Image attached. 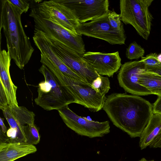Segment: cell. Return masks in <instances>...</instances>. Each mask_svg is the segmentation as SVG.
I'll return each instance as SVG.
<instances>
[{
	"label": "cell",
	"instance_id": "6da1fadb",
	"mask_svg": "<svg viewBox=\"0 0 161 161\" xmlns=\"http://www.w3.org/2000/svg\"><path fill=\"white\" fill-rule=\"evenodd\" d=\"M153 106L139 96L114 93L103 108L113 125L131 138L140 137L153 113Z\"/></svg>",
	"mask_w": 161,
	"mask_h": 161
},
{
	"label": "cell",
	"instance_id": "7a4b0ae2",
	"mask_svg": "<svg viewBox=\"0 0 161 161\" xmlns=\"http://www.w3.org/2000/svg\"><path fill=\"white\" fill-rule=\"evenodd\" d=\"M1 2L0 31L3 30L11 59L22 69L34 51L22 25L21 15L23 13L9 0H2Z\"/></svg>",
	"mask_w": 161,
	"mask_h": 161
},
{
	"label": "cell",
	"instance_id": "3957f363",
	"mask_svg": "<svg viewBox=\"0 0 161 161\" xmlns=\"http://www.w3.org/2000/svg\"><path fill=\"white\" fill-rule=\"evenodd\" d=\"M39 71L45 80L40 82L38 88V96L34 99L36 104L44 110H58L75 100L67 88L44 64Z\"/></svg>",
	"mask_w": 161,
	"mask_h": 161
},
{
	"label": "cell",
	"instance_id": "277c9868",
	"mask_svg": "<svg viewBox=\"0 0 161 161\" xmlns=\"http://www.w3.org/2000/svg\"><path fill=\"white\" fill-rule=\"evenodd\" d=\"M40 62L45 65L65 86L74 98L75 103L94 112H98L103 108L107 98L105 96L98 92L90 85L64 75L45 56L41 57Z\"/></svg>",
	"mask_w": 161,
	"mask_h": 161
},
{
	"label": "cell",
	"instance_id": "5b68a950",
	"mask_svg": "<svg viewBox=\"0 0 161 161\" xmlns=\"http://www.w3.org/2000/svg\"><path fill=\"white\" fill-rule=\"evenodd\" d=\"M153 0H120L121 20L132 25L139 35L147 40L153 19L149 8Z\"/></svg>",
	"mask_w": 161,
	"mask_h": 161
},
{
	"label": "cell",
	"instance_id": "8992f818",
	"mask_svg": "<svg viewBox=\"0 0 161 161\" xmlns=\"http://www.w3.org/2000/svg\"><path fill=\"white\" fill-rule=\"evenodd\" d=\"M29 16L33 19L34 31L41 32L46 37L59 42L80 55L86 53L81 36L73 34L56 23L43 18L32 8Z\"/></svg>",
	"mask_w": 161,
	"mask_h": 161
},
{
	"label": "cell",
	"instance_id": "52a82bcc",
	"mask_svg": "<svg viewBox=\"0 0 161 161\" xmlns=\"http://www.w3.org/2000/svg\"><path fill=\"white\" fill-rule=\"evenodd\" d=\"M32 8L41 17L53 22L74 35L80 23L73 11L59 0L40 1Z\"/></svg>",
	"mask_w": 161,
	"mask_h": 161
},
{
	"label": "cell",
	"instance_id": "ba28073f",
	"mask_svg": "<svg viewBox=\"0 0 161 161\" xmlns=\"http://www.w3.org/2000/svg\"><path fill=\"white\" fill-rule=\"evenodd\" d=\"M44 36L55 53L63 62L72 71L81 77L86 83L91 85L93 80L100 75L83 57V55L59 42Z\"/></svg>",
	"mask_w": 161,
	"mask_h": 161
},
{
	"label": "cell",
	"instance_id": "9c48e42d",
	"mask_svg": "<svg viewBox=\"0 0 161 161\" xmlns=\"http://www.w3.org/2000/svg\"><path fill=\"white\" fill-rule=\"evenodd\" d=\"M66 126L78 134L90 138L101 137L110 131L108 121L99 122L77 115L68 105L58 110Z\"/></svg>",
	"mask_w": 161,
	"mask_h": 161
},
{
	"label": "cell",
	"instance_id": "30bf717a",
	"mask_svg": "<svg viewBox=\"0 0 161 161\" xmlns=\"http://www.w3.org/2000/svg\"><path fill=\"white\" fill-rule=\"evenodd\" d=\"M77 33L104 40L111 45L125 44V31L114 29L108 19V13L88 22L80 23L76 29Z\"/></svg>",
	"mask_w": 161,
	"mask_h": 161
},
{
	"label": "cell",
	"instance_id": "8fae6325",
	"mask_svg": "<svg viewBox=\"0 0 161 161\" xmlns=\"http://www.w3.org/2000/svg\"><path fill=\"white\" fill-rule=\"evenodd\" d=\"M74 12L80 23L86 22L108 13V0H59Z\"/></svg>",
	"mask_w": 161,
	"mask_h": 161
},
{
	"label": "cell",
	"instance_id": "7c38bea8",
	"mask_svg": "<svg viewBox=\"0 0 161 161\" xmlns=\"http://www.w3.org/2000/svg\"><path fill=\"white\" fill-rule=\"evenodd\" d=\"M145 69L141 60L131 61L122 64L117 75L119 83L126 92L137 96H147L151 93L139 83L140 73Z\"/></svg>",
	"mask_w": 161,
	"mask_h": 161
},
{
	"label": "cell",
	"instance_id": "4fadbf2b",
	"mask_svg": "<svg viewBox=\"0 0 161 161\" xmlns=\"http://www.w3.org/2000/svg\"><path fill=\"white\" fill-rule=\"evenodd\" d=\"M83 57L98 74L102 76H112L122 65L118 51L112 53L88 52H86Z\"/></svg>",
	"mask_w": 161,
	"mask_h": 161
},
{
	"label": "cell",
	"instance_id": "5bb4252c",
	"mask_svg": "<svg viewBox=\"0 0 161 161\" xmlns=\"http://www.w3.org/2000/svg\"><path fill=\"white\" fill-rule=\"evenodd\" d=\"M33 39L35 45L40 50L41 53L50 60L63 74L77 80L86 82L81 77L72 71L63 62L55 53L41 32L34 31Z\"/></svg>",
	"mask_w": 161,
	"mask_h": 161
},
{
	"label": "cell",
	"instance_id": "9a60e30c",
	"mask_svg": "<svg viewBox=\"0 0 161 161\" xmlns=\"http://www.w3.org/2000/svg\"><path fill=\"white\" fill-rule=\"evenodd\" d=\"M11 59L8 51L0 50V85L4 90L9 107L19 106L16 98L17 87L13 83L9 72Z\"/></svg>",
	"mask_w": 161,
	"mask_h": 161
},
{
	"label": "cell",
	"instance_id": "2e32d148",
	"mask_svg": "<svg viewBox=\"0 0 161 161\" xmlns=\"http://www.w3.org/2000/svg\"><path fill=\"white\" fill-rule=\"evenodd\" d=\"M37 150L34 145L25 142H0V161H14Z\"/></svg>",
	"mask_w": 161,
	"mask_h": 161
},
{
	"label": "cell",
	"instance_id": "e0dca14e",
	"mask_svg": "<svg viewBox=\"0 0 161 161\" xmlns=\"http://www.w3.org/2000/svg\"><path fill=\"white\" fill-rule=\"evenodd\" d=\"M161 130V114L153 113L140 137L139 146L142 150L149 146Z\"/></svg>",
	"mask_w": 161,
	"mask_h": 161
},
{
	"label": "cell",
	"instance_id": "ac0fdd59",
	"mask_svg": "<svg viewBox=\"0 0 161 161\" xmlns=\"http://www.w3.org/2000/svg\"><path fill=\"white\" fill-rule=\"evenodd\" d=\"M139 83L152 94L161 96V76L146 70V68L140 73Z\"/></svg>",
	"mask_w": 161,
	"mask_h": 161
},
{
	"label": "cell",
	"instance_id": "d6986e66",
	"mask_svg": "<svg viewBox=\"0 0 161 161\" xmlns=\"http://www.w3.org/2000/svg\"><path fill=\"white\" fill-rule=\"evenodd\" d=\"M2 111L10 128L14 129L17 131L16 137L14 142H26V139L24 130V125L21 124L15 117L8 106Z\"/></svg>",
	"mask_w": 161,
	"mask_h": 161
},
{
	"label": "cell",
	"instance_id": "ffe728a7",
	"mask_svg": "<svg viewBox=\"0 0 161 161\" xmlns=\"http://www.w3.org/2000/svg\"><path fill=\"white\" fill-rule=\"evenodd\" d=\"M9 108L15 117L23 125L35 124V114L33 112L23 106H13Z\"/></svg>",
	"mask_w": 161,
	"mask_h": 161
},
{
	"label": "cell",
	"instance_id": "44dd1931",
	"mask_svg": "<svg viewBox=\"0 0 161 161\" xmlns=\"http://www.w3.org/2000/svg\"><path fill=\"white\" fill-rule=\"evenodd\" d=\"M91 86L95 91L104 96H105L110 88L108 78L100 75L93 80Z\"/></svg>",
	"mask_w": 161,
	"mask_h": 161
},
{
	"label": "cell",
	"instance_id": "7402d4cb",
	"mask_svg": "<svg viewBox=\"0 0 161 161\" xmlns=\"http://www.w3.org/2000/svg\"><path fill=\"white\" fill-rule=\"evenodd\" d=\"M24 130L26 139V143L34 145L39 143L40 136L35 124L24 125Z\"/></svg>",
	"mask_w": 161,
	"mask_h": 161
},
{
	"label": "cell",
	"instance_id": "603a6c76",
	"mask_svg": "<svg viewBox=\"0 0 161 161\" xmlns=\"http://www.w3.org/2000/svg\"><path fill=\"white\" fill-rule=\"evenodd\" d=\"M144 54V49L135 42L130 44L126 48L125 53L126 58L130 60L138 59L143 57Z\"/></svg>",
	"mask_w": 161,
	"mask_h": 161
},
{
	"label": "cell",
	"instance_id": "cb8c5ba5",
	"mask_svg": "<svg viewBox=\"0 0 161 161\" xmlns=\"http://www.w3.org/2000/svg\"><path fill=\"white\" fill-rule=\"evenodd\" d=\"M108 19L111 26L114 29L119 31H125L120 14L116 13L114 9L109 10Z\"/></svg>",
	"mask_w": 161,
	"mask_h": 161
},
{
	"label": "cell",
	"instance_id": "d4e9b609",
	"mask_svg": "<svg viewBox=\"0 0 161 161\" xmlns=\"http://www.w3.org/2000/svg\"><path fill=\"white\" fill-rule=\"evenodd\" d=\"M156 53H151L145 57L141 58V60L146 66H153L158 65L160 63L157 59Z\"/></svg>",
	"mask_w": 161,
	"mask_h": 161
},
{
	"label": "cell",
	"instance_id": "484cf974",
	"mask_svg": "<svg viewBox=\"0 0 161 161\" xmlns=\"http://www.w3.org/2000/svg\"><path fill=\"white\" fill-rule=\"evenodd\" d=\"M10 2L18 8L23 13H26L30 8V3L27 1L9 0Z\"/></svg>",
	"mask_w": 161,
	"mask_h": 161
},
{
	"label": "cell",
	"instance_id": "4316f807",
	"mask_svg": "<svg viewBox=\"0 0 161 161\" xmlns=\"http://www.w3.org/2000/svg\"><path fill=\"white\" fill-rule=\"evenodd\" d=\"M8 106L7 98L4 90L0 85V109L3 110Z\"/></svg>",
	"mask_w": 161,
	"mask_h": 161
},
{
	"label": "cell",
	"instance_id": "83f0119b",
	"mask_svg": "<svg viewBox=\"0 0 161 161\" xmlns=\"http://www.w3.org/2000/svg\"><path fill=\"white\" fill-rule=\"evenodd\" d=\"M153 106V113L161 114V96L158 97Z\"/></svg>",
	"mask_w": 161,
	"mask_h": 161
},
{
	"label": "cell",
	"instance_id": "f1b7e54d",
	"mask_svg": "<svg viewBox=\"0 0 161 161\" xmlns=\"http://www.w3.org/2000/svg\"><path fill=\"white\" fill-rule=\"evenodd\" d=\"M150 148H161V130L149 146Z\"/></svg>",
	"mask_w": 161,
	"mask_h": 161
},
{
	"label": "cell",
	"instance_id": "f546056e",
	"mask_svg": "<svg viewBox=\"0 0 161 161\" xmlns=\"http://www.w3.org/2000/svg\"><path fill=\"white\" fill-rule=\"evenodd\" d=\"M145 68L147 71L161 76V63L158 65L155 66H145Z\"/></svg>",
	"mask_w": 161,
	"mask_h": 161
},
{
	"label": "cell",
	"instance_id": "4dcf8cb0",
	"mask_svg": "<svg viewBox=\"0 0 161 161\" xmlns=\"http://www.w3.org/2000/svg\"><path fill=\"white\" fill-rule=\"evenodd\" d=\"M4 119L2 118L1 117L0 118V125L1 128L0 130H2V132L4 134H5L7 132V128L3 122Z\"/></svg>",
	"mask_w": 161,
	"mask_h": 161
},
{
	"label": "cell",
	"instance_id": "1f68e13d",
	"mask_svg": "<svg viewBox=\"0 0 161 161\" xmlns=\"http://www.w3.org/2000/svg\"><path fill=\"white\" fill-rule=\"evenodd\" d=\"M157 59L158 61L161 63V53L158 55H157Z\"/></svg>",
	"mask_w": 161,
	"mask_h": 161
},
{
	"label": "cell",
	"instance_id": "d6a6232c",
	"mask_svg": "<svg viewBox=\"0 0 161 161\" xmlns=\"http://www.w3.org/2000/svg\"><path fill=\"white\" fill-rule=\"evenodd\" d=\"M139 161H155L153 160L148 161V160H147L145 158H141Z\"/></svg>",
	"mask_w": 161,
	"mask_h": 161
},
{
	"label": "cell",
	"instance_id": "836d02e7",
	"mask_svg": "<svg viewBox=\"0 0 161 161\" xmlns=\"http://www.w3.org/2000/svg\"></svg>",
	"mask_w": 161,
	"mask_h": 161
}]
</instances>
